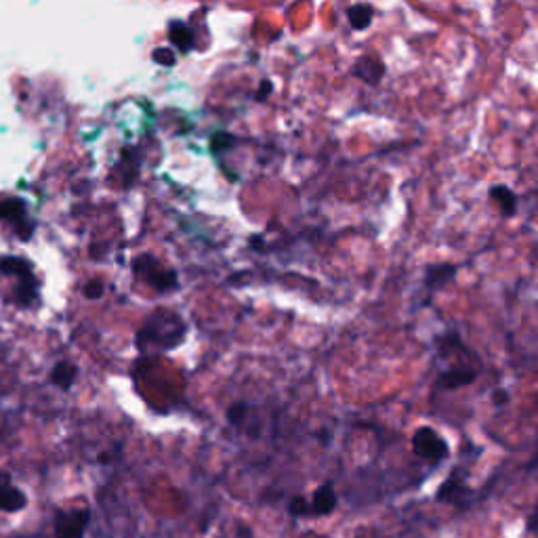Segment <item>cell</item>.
Here are the masks:
<instances>
[{
    "label": "cell",
    "instance_id": "1",
    "mask_svg": "<svg viewBox=\"0 0 538 538\" xmlns=\"http://www.w3.org/2000/svg\"><path fill=\"white\" fill-rule=\"evenodd\" d=\"M187 322L179 311L169 307H156L145 315L143 324L135 332V347L141 354L173 352L187 339Z\"/></svg>",
    "mask_w": 538,
    "mask_h": 538
},
{
    "label": "cell",
    "instance_id": "2",
    "mask_svg": "<svg viewBox=\"0 0 538 538\" xmlns=\"http://www.w3.org/2000/svg\"><path fill=\"white\" fill-rule=\"evenodd\" d=\"M0 274L6 278H15V286L11 291V301L21 309H34L40 305V278L34 271V265L26 257H0Z\"/></svg>",
    "mask_w": 538,
    "mask_h": 538
},
{
    "label": "cell",
    "instance_id": "3",
    "mask_svg": "<svg viewBox=\"0 0 538 538\" xmlns=\"http://www.w3.org/2000/svg\"><path fill=\"white\" fill-rule=\"evenodd\" d=\"M133 278L147 288H152L158 295H171L181 286L179 271L171 265H167L162 259H158L152 252H141L130 261Z\"/></svg>",
    "mask_w": 538,
    "mask_h": 538
},
{
    "label": "cell",
    "instance_id": "4",
    "mask_svg": "<svg viewBox=\"0 0 538 538\" xmlns=\"http://www.w3.org/2000/svg\"><path fill=\"white\" fill-rule=\"evenodd\" d=\"M410 446H413V454L417 459L429 461L431 465H439L442 461H446L450 456L448 442L429 425H422L413 433Z\"/></svg>",
    "mask_w": 538,
    "mask_h": 538
},
{
    "label": "cell",
    "instance_id": "5",
    "mask_svg": "<svg viewBox=\"0 0 538 538\" xmlns=\"http://www.w3.org/2000/svg\"><path fill=\"white\" fill-rule=\"evenodd\" d=\"M0 221L6 223L21 242L32 240L34 232H36V221L30 217L28 206L21 198H2L0 200Z\"/></svg>",
    "mask_w": 538,
    "mask_h": 538
},
{
    "label": "cell",
    "instance_id": "6",
    "mask_svg": "<svg viewBox=\"0 0 538 538\" xmlns=\"http://www.w3.org/2000/svg\"><path fill=\"white\" fill-rule=\"evenodd\" d=\"M91 509L78 507V509H61L55 513L53 520V534L55 538H84L89 526H91Z\"/></svg>",
    "mask_w": 538,
    "mask_h": 538
},
{
    "label": "cell",
    "instance_id": "7",
    "mask_svg": "<svg viewBox=\"0 0 538 538\" xmlns=\"http://www.w3.org/2000/svg\"><path fill=\"white\" fill-rule=\"evenodd\" d=\"M479 362H461L454 364L437 374L435 389L437 391H456L463 387H469L478 381Z\"/></svg>",
    "mask_w": 538,
    "mask_h": 538
},
{
    "label": "cell",
    "instance_id": "8",
    "mask_svg": "<svg viewBox=\"0 0 538 538\" xmlns=\"http://www.w3.org/2000/svg\"><path fill=\"white\" fill-rule=\"evenodd\" d=\"M471 494H473V490L467 486L465 473L461 469H452L450 476L444 479V483L439 486L435 498L439 503H448V505H454L459 509H467L469 503H471Z\"/></svg>",
    "mask_w": 538,
    "mask_h": 538
},
{
    "label": "cell",
    "instance_id": "9",
    "mask_svg": "<svg viewBox=\"0 0 538 538\" xmlns=\"http://www.w3.org/2000/svg\"><path fill=\"white\" fill-rule=\"evenodd\" d=\"M28 507V494L13 481L11 473L0 471V513H19Z\"/></svg>",
    "mask_w": 538,
    "mask_h": 538
},
{
    "label": "cell",
    "instance_id": "10",
    "mask_svg": "<svg viewBox=\"0 0 538 538\" xmlns=\"http://www.w3.org/2000/svg\"><path fill=\"white\" fill-rule=\"evenodd\" d=\"M456 274H459V265H454V263H433V265H429L425 269V276H422L425 291L435 293V291L446 288L450 282H454Z\"/></svg>",
    "mask_w": 538,
    "mask_h": 538
},
{
    "label": "cell",
    "instance_id": "11",
    "mask_svg": "<svg viewBox=\"0 0 538 538\" xmlns=\"http://www.w3.org/2000/svg\"><path fill=\"white\" fill-rule=\"evenodd\" d=\"M339 505V496H337V490L330 481L326 483H320L311 498H309V509H311V517H328Z\"/></svg>",
    "mask_w": 538,
    "mask_h": 538
},
{
    "label": "cell",
    "instance_id": "12",
    "mask_svg": "<svg viewBox=\"0 0 538 538\" xmlns=\"http://www.w3.org/2000/svg\"><path fill=\"white\" fill-rule=\"evenodd\" d=\"M352 76L364 80L366 84H379L385 76V63L374 55H364L354 63Z\"/></svg>",
    "mask_w": 538,
    "mask_h": 538
},
{
    "label": "cell",
    "instance_id": "13",
    "mask_svg": "<svg viewBox=\"0 0 538 538\" xmlns=\"http://www.w3.org/2000/svg\"><path fill=\"white\" fill-rule=\"evenodd\" d=\"M76 379H78V366L67 359L57 362L49 372V383L57 387L60 391H69L76 385Z\"/></svg>",
    "mask_w": 538,
    "mask_h": 538
},
{
    "label": "cell",
    "instance_id": "14",
    "mask_svg": "<svg viewBox=\"0 0 538 538\" xmlns=\"http://www.w3.org/2000/svg\"><path fill=\"white\" fill-rule=\"evenodd\" d=\"M139 175V156L133 150H124L118 162V181L122 189H128Z\"/></svg>",
    "mask_w": 538,
    "mask_h": 538
},
{
    "label": "cell",
    "instance_id": "15",
    "mask_svg": "<svg viewBox=\"0 0 538 538\" xmlns=\"http://www.w3.org/2000/svg\"><path fill=\"white\" fill-rule=\"evenodd\" d=\"M490 198L494 200L503 217H513L517 213V196L507 185H494L490 189Z\"/></svg>",
    "mask_w": 538,
    "mask_h": 538
},
{
    "label": "cell",
    "instance_id": "16",
    "mask_svg": "<svg viewBox=\"0 0 538 538\" xmlns=\"http://www.w3.org/2000/svg\"><path fill=\"white\" fill-rule=\"evenodd\" d=\"M169 40L179 49L181 53H189L196 45L194 32L183 21H177V19L169 23Z\"/></svg>",
    "mask_w": 538,
    "mask_h": 538
},
{
    "label": "cell",
    "instance_id": "17",
    "mask_svg": "<svg viewBox=\"0 0 538 538\" xmlns=\"http://www.w3.org/2000/svg\"><path fill=\"white\" fill-rule=\"evenodd\" d=\"M225 419H228V422H230L234 429L246 431L248 420H250V404H246V402H234V404H230V408L225 410Z\"/></svg>",
    "mask_w": 538,
    "mask_h": 538
},
{
    "label": "cell",
    "instance_id": "18",
    "mask_svg": "<svg viewBox=\"0 0 538 538\" xmlns=\"http://www.w3.org/2000/svg\"><path fill=\"white\" fill-rule=\"evenodd\" d=\"M347 17H349V23L354 30H366L372 21V9L368 4H354L349 11H347Z\"/></svg>",
    "mask_w": 538,
    "mask_h": 538
},
{
    "label": "cell",
    "instance_id": "19",
    "mask_svg": "<svg viewBox=\"0 0 538 538\" xmlns=\"http://www.w3.org/2000/svg\"><path fill=\"white\" fill-rule=\"evenodd\" d=\"M288 513L293 517H311V509H309V500L303 496V494H295L291 500H288Z\"/></svg>",
    "mask_w": 538,
    "mask_h": 538
},
{
    "label": "cell",
    "instance_id": "20",
    "mask_svg": "<svg viewBox=\"0 0 538 538\" xmlns=\"http://www.w3.org/2000/svg\"><path fill=\"white\" fill-rule=\"evenodd\" d=\"M103 293H106V284H103V280H99V278H91V280L84 282V286H82V295H84V299L89 301L101 299Z\"/></svg>",
    "mask_w": 538,
    "mask_h": 538
},
{
    "label": "cell",
    "instance_id": "21",
    "mask_svg": "<svg viewBox=\"0 0 538 538\" xmlns=\"http://www.w3.org/2000/svg\"><path fill=\"white\" fill-rule=\"evenodd\" d=\"M234 143H236V139H234L230 133H215L213 139H211V150H213L215 154H219V152L230 150Z\"/></svg>",
    "mask_w": 538,
    "mask_h": 538
},
{
    "label": "cell",
    "instance_id": "22",
    "mask_svg": "<svg viewBox=\"0 0 538 538\" xmlns=\"http://www.w3.org/2000/svg\"><path fill=\"white\" fill-rule=\"evenodd\" d=\"M152 60L156 61V63H160V65H164V67H173V65L177 63V55H175L173 49L160 47V49H156V51L152 53Z\"/></svg>",
    "mask_w": 538,
    "mask_h": 538
},
{
    "label": "cell",
    "instance_id": "23",
    "mask_svg": "<svg viewBox=\"0 0 538 538\" xmlns=\"http://www.w3.org/2000/svg\"><path fill=\"white\" fill-rule=\"evenodd\" d=\"M236 538H254V532H252V528L248 524L238 522L236 524Z\"/></svg>",
    "mask_w": 538,
    "mask_h": 538
},
{
    "label": "cell",
    "instance_id": "24",
    "mask_svg": "<svg viewBox=\"0 0 538 538\" xmlns=\"http://www.w3.org/2000/svg\"><path fill=\"white\" fill-rule=\"evenodd\" d=\"M492 402H494V406H505L507 402H509V391H505V389H496L494 391V398H492Z\"/></svg>",
    "mask_w": 538,
    "mask_h": 538
},
{
    "label": "cell",
    "instance_id": "25",
    "mask_svg": "<svg viewBox=\"0 0 538 538\" xmlns=\"http://www.w3.org/2000/svg\"><path fill=\"white\" fill-rule=\"evenodd\" d=\"M537 520H538V513L537 511H532L530 515H528V522H526V532L532 537L534 532H537L538 528H537Z\"/></svg>",
    "mask_w": 538,
    "mask_h": 538
},
{
    "label": "cell",
    "instance_id": "26",
    "mask_svg": "<svg viewBox=\"0 0 538 538\" xmlns=\"http://www.w3.org/2000/svg\"><path fill=\"white\" fill-rule=\"evenodd\" d=\"M267 93H271V82H269V80H263V82H261V89H259V93H257V99L263 101V99L267 97Z\"/></svg>",
    "mask_w": 538,
    "mask_h": 538
},
{
    "label": "cell",
    "instance_id": "27",
    "mask_svg": "<svg viewBox=\"0 0 538 538\" xmlns=\"http://www.w3.org/2000/svg\"><path fill=\"white\" fill-rule=\"evenodd\" d=\"M320 538H328V537H320Z\"/></svg>",
    "mask_w": 538,
    "mask_h": 538
}]
</instances>
